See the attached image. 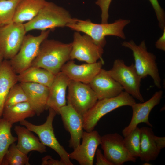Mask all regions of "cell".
Wrapping results in <instances>:
<instances>
[{
  "mask_svg": "<svg viewBox=\"0 0 165 165\" xmlns=\"http://www.w3.org/2000/svg\"><path fill=\"white\" fill-rule=\"evenodd\" d=\"M17 82V75L13 70L9 61L4 60L0 64V119L9 90Z\"/></svg>",
  "mask_w": 165,
  "mask_h": 165,
  "instance_id": "22",
  "label": "cell"
},
{
  "mask_svg": "<svg viewBox=\"0 0 165 165\" xmlns=\"http://www.w3.org/2000/svg\"><path fill=\"white\" fill-rule=\"evenodd\" d=\"M103 48L96 44L89 36L75 32L72 42L70 60L76 59L87 63H93L101 58Z\"/></svg>",
  "mask_w": 165,
  "mask_h": 165,
  "instance_id": "11",
  "label": "cell"
},
{
  "mask_svg": "<svg viewBox=\"0 0 165 165\" xmlns=\"http://www.w3.org/2000/svg\"><path fill=\"white\" fill-rule=\"evenodd\" d=\"M140 155L142 161L148 162L155 160L161 150L157 146L154 140L155 136L150 127H143L141 128Z\"/></svg>",
  "mask_w": 165,
  "mask_h": 165,
  "instance_id": "21",
  "label": "cell"
},
{
  "mask_svg": "<svg viewBox=\"0 0 165 165\" xmlns=\"http://www.w3.org/2000/svg\"><path fill=\"white\" fill-rule=\"evenodd\" d=\"M14 130L17 136V148L24 153L27 154L32 151L42 153L46 152V147L25 127L16 126Z\"/></svg>",
  "mask_w": 165,
  "mask_h": 165,
  "instance_id": "20",
  "label": "cell"
},
{
  "mask_svg": "<svg viewBox=\"0 0 165 165\" xmlns=\"http://www.w3.org/2000/svg\"><path fill=\"white\" fill-rule=\"evenodd\" d=\"M48 109L49 113L43 124L36 125L26 120L20 122V124L37 134L41 142L45 146L55 151L66 165H73L70 160L69 153L60 144L55 136L53 124L57 113L53 109Z\"/></svg>",
  "mask_w": 165,
  "mask_h": 165,
  "instance_id": "6",
  "label": "cell"
},
{
  "mask_svg": "<svg viewBox=\"0 0 165 165\" xmlns=\"http://www.w3.org/2000/svg\"><path fill=\"white\" fill-rule=\"evenodd\" d=\"M1 165H30V164L27 155L20 151L14 143L9 146Z\"/></svg>",
  "mask_w": 165,
  "mask_h": 165,
  "instance_id": "27",
  "label": "cell"
},
{
  "mask_svg": "<svg viewBox=\"0 0 165 165\" xmlns=\"http://www.w3.org/2000/svg\"><path fill=\"white\" fill-rule=\"evenodd\" d=\"M136 102L134 98L125 91L114 97L98 100L83 116L84 129L87 132L93 131L104 116L122 106L131 107Z\"/></svg>",
  "mask_w": 165,
  "mask_h": 165,
  "instance_id": "5",
  "label": "cell"
},
{
  "mask_svg": "<svg viewBox=\"0 0 165 165\" xmlns=\"http://www.w3.org/2000/svg\"><path fill=\"white\" fill-rule=\"evenodd\" d=\"M155 12L160 28L163 30L165 28V14L158 0H149Z\"/></svg>",
  "mask_w": 165,
  "mask_h": 165,
  "instance_id": "31",
  "label": "cell"
},
{
  "mask_svg": "<svg viewBox=\"0 0 165 165\" xmlns=\"http://www.w3.org/2000/svg\"><path fill=\"white\" fill-rule=\"evenodd\" d=\"M163 94L162 90H159L156 92L147 101L140 103L136 102L132 105L131 120L129 125L122 131L124 137L130 133L141 123H145L150 127H152L149 120V115L152 109L160 103Z\"/></svg>",
  "mask_w": 165,
  "mask_h": 165,
  "instance_id": "15",
  "label": "cell"
},
{
  "mask_svg": "<svg viewBox=\"0 0 165 165\" xmlns=\"http://www.w3.org/2000/svg\"><path fill=\"white\" fill-rule=\"evenodd\" d=\"M130 22L128 19H119L111 23L97 24L89 20H79L66 26L72 30L84 33L90 36L97 45L104 47L106 44L105 37L114 36L125 39L124 27Z\"/></svg>",
  "mask_w": 165,
  "mask_h": 165,
  "instance_id": "3",
  "label": "cell"
},
{
  "mask_svg": "<svg viewBox=\"0 0 165 165\" xmlns=\"http://www.w3.org/2000/svg\"><path fill=\"white\" fill-rule=\"evenodd\" d=\"M162 35L156 41L155 43L156 48L158 49L165 51V28L163 30Z\"/></svg>",
  "mask_w": 165,
  "mask_h": 165,
  "instance_id": "35",
  "label": "cell"
},
{
  "mask_svg": "<svg viewBox=\"0 0 165 165\" xmlns=\"http://www.w3.org/2000/svg\"><path fill=\"white\" fill-rule=\"evenodd\" d=\"M104 63L101 59L94 63L78 65L71 60L64 65L61 72L71 80L88 84L101 71Z\"/></svg>",
  "mask_w": 165,
  "mask_h": 165,
  "instance_id": "16",
  "label": "cell"
},
{
  "mask_svg": "<svg viewBox=\"0 0 165 165\" xmlns=\"http://www.w3.org/2000/svg\"><path fill=\"white\" fill-rule=\"evenodd\" d=\"M70 80L61 72L55 75L53 81L49 88L47 109L52 108L58 114L59 109L66 105V91Z\"/></svg>",
  "mask_w": 165,
  "mask_h": 165,
  "instance_id": "18",
  "label": "cell"
},
{
  "mask_svg": "<svg viewBox=\"0 0 165 165\" xmlns=\"http://www.w3.org/2000/svg\"><path fill=\"white\" fill-rule=\"evenodd\" d=\"M95 94L98 100L114 97L124 90L122 86L102 68L88 84Z\"/></svg>",
  "mask_w": 165,
  "mask_h": 165,
  "instance_id": "17",
  "label": "cell"
},
{
  "mask_svg": "<svg viewBox=\"0 0 165 165\" xmlns=\"http://www.w3.org/2000/svg\"><path fill=\"white\" fill-rule=\"evenodd\" d=\"M50 30L42 31L37 36L25 35L17 53L9 60L13 71L19 74L31 66L37 56L42 42L49 36Z\"/></svg>",
  "mask_w": 165,
  "mask_h": 165,
  "instance_id": "7",
  "label": "cell"
},
{
  "mask_svg": "<svg viewBox=\"0 0 165 165\" xmlns=\"http://www.w3.org/2000/svg\"><path fill=\"white\" fill-rule=\"evenodd\" d=\"M42 165H66L65 163L61 159L55 160L50 155H47L42 159Z\"/></svg>",
  "mask_w": 165,
  "mask_h": 165,
  "instance_id": "33",
  "label": "cell"
},
{
  "mask_svg": "<svg viewBox=\"0 0 165 165\" xmlns=\"http://www.w3.org/2000/svg\"><path fill=\"white\" fill-rule=\"evenodd\" d=\"M58 114L65 129L70 135L69 146L74 149L80 144L84 129L83 116L68 104L59 109Z\"/></svg>",
  "mask_w": 165,
  "mask_h": 165,
  "instance_id": "14",
  "label": "cell"
},
{
  "mask_svg": "<svg viewBox=\"0 0 165 165\" xmlns=\"http://www.w3.org/2000/svg\"><path fill=\"white\" fill-rule=\"evenodd\" d=\"M47 1L46 0H20L15 13L13 22L24 23L34 18Z\"/></svg>",
  "mask_w": 165,
  "mask_h": 165,
  "instance_id": "23",
  "label": "cell"
},
{
  "mask_svg": "<svg viewBox=\"0 0 165 165\" xmlns=\"http://www.w3.org/2000/svg\"><path fill=\"white\" fill-rule=\"evenodd\" d=\"M55 75L43 68L30 66L17 75L18 82H32L42 84L50 87Z\"/></svg>",
  "mask_w": 165,
  "mask_h": 165,
  "instance_id": "24",
  "label": "cell"
},
{
  "mask_svg": "<svg viewBox=\"0 0 165 165\" xmlns=\"http://www.w3.org/2000/svg\"><path fill=\"white\" fill-rule=\"evenodd\" d=\"M122 46L130 49L132 52L136 71L142 79L148 75L152 78L158 88H161V79L156 61V58L153 53L148 51L145 40L137 45L133 40L125 41Z\"/></svg>",
  "mask_w": 165,
  "mask_h": 165,
  "instance_id": "4",
  "label": "cell"
},
{
  "mask_svg": "<svg viewBox=\"0 0 165 165\" xmlns=\"http://www.w3.org/2000/svg\"><path fill=\"white\" fill-rule=\"evenodd\" d=\"M12 125L3 119H0V165L9 146L17 140L11 133Z\"/></svg>",
  "mask_w": 165,
  "mask_h": 165,
  "instance_id": "26",
  "label": "cell"
},
{
  "mask_svg": "<svg viewBox=\"0 0 165 165\" xmlns=\"http://www.w3.org/2000/svg\"><path fill=\"white\" fill-rule=\"evenodd\" d=\"M96 165H113L108 160L102 152L100 149L97 148L96 152Z\"/></svg>",
  "mask_w": 165,
  "mask_h": 165,
  "instance_id": "34",
  "label": "cell"
},
{
  "mask_svg": "<svg viewBox=\"0 0 165 165\" xmlns=\"http://www.w3.org/2000/svg\"><path fill=\"white\" fill-rule=\"evenodd\" d=\"M79 20L72 18L63 8L46 1L37 15L24 24L27 32L34 30L44 31L64 27L68 24L75 23Z\"/></svg>",
  "mask_w": 165,
  "mask_h": 165,
  "instance_id": "2",
  "label": "cell"
},
{
  "mask_svg": "<svg viewBox=\"0 0 165 165\" xmlns=\"http://www.w3.org/2000/svg\"><path fill=\"white\" fill-rule=\"evenodd\" d=\"M28 102L27 97L20 83H17L10 88L7 96L5 107Z\"/></svg>",
  "mask_w": 165,
  "mask_h": 165,
  "instance_id": "30",
  "label": "cell"
},
{
  "mask_svg": "<svg viewBox=\"0 0 165 165\" xmlns=\"http://www.w3.org/2000/svg\"><path fill=\"white\" fill-rule=\"evenodd\" d=\"M107 73L123 88L125 91L142 102L144 100L140 92L142 79L137 73L134 64L126 65L120 59H116Z\"/></svg>",
  "mask_w": 165,
  "mask_h": 165,
  "instance_id": "8",
  "label": "cell"
},
{
  "mask_svg": "<svg viewBox=\"0 0 165 165\" xmlns=\"http://www.w3.org/2000/svg\"><path fill=\"white\" fill-rule=\"evenodd\" d=\"M112 0H97L95 4L99 7L101 11V23H108V10Z\"/></svg>",
  "mask_w": 165,
  "mask_h": 165,
  "instance_id": "32",
  "label": "cell"
},
{
  "mask_svg": "<svg viewBox=\"0 0 165 165\" xmlns=\"http://www.w3.org/2000/svg\"><path fill=\"white\" fill-rule=\"evenodd\" d=\"M140 129L137 126L123 139L125 147L131 155L136 158L140 156Z\"/></svg>",
  "mask_w": 165,
  "mask_h": 165,
  "instance_id": "29",
  "label": "cell"
},
{
  "mask_svg": "<svg viewBox=\"0 0 165 165\" xmlns=\"http://www.w3.org/2000/svg\"><path fill=\"white\" fill-rule=\"evenodd\" d=\"M35 114L28 102H24L5 107L2 116V118L13 125Z\"/></svg>",
  "mask_w": 165,
  "mask_h": 165,
  "instance_id": "25",
  "label": "cell"
},
{
  "mask_svg": "<svg viewBox=\"0 0 165 165\" xmlns=\"http://www.w3.org/2000/svg\"><path fill=\"white\" fill-rule=\"evenodd\" d=\"M72 43H65L53 39H45L31 66L45 69L55 75L70 60Z\"/></svg>",
  "mask_w": 165,
  "mask_h": 165,
  "instance_id": "1",
  "label": "cell"
},
{
  "mask_svg": "<svg viewBox=\"0 0 165 165\" xmlns=\"http://www.w3.org/2000/svg\"><path fill=\"white\" fill-rule=\"evenodd\" d=\"M101 137L96 130L83 131L82 143L69 153L70 159L76 160L80 165H93Z\"/></svg>",
  "mask_w": 165,
  "mask_h": 165,
  "instance_id": "13",
  "label": "cell"
},
{
  "mask_svg": "<svg viewBox=\"0 0 165 165\" xmlns=\"http://www.w3.org/2000/svg\"><path fill=\"white\" fill-rule=\"evenodd\" d=\"M124 138L118 133H110L101 137V147L104 155L113 165H122L126 162H135L136 158L125 147Z\"/></svg>",
  "mask_w": 165,
  "mask_h": 165,
  "instance_id": "12",
  "label": "cell"
},
{
  "mask_svg": "<svg viewBox=\"0 0 165 165\" xmlns=\"http://www.w3.org/2000/svg\"><path fill=\"white\" fill-rule=\"evenodd\" d=\"M20 0H0V26L13 22L16 6Z\"/></svg>",
  "mask_w": 165,
  "mask_h": 165,
  "instance_id": "28",
  "label": "cell"
},
{
  "mask_svg": "<svg viewBox=\"0 0 165 165\" xmlns=\"http://www.w3.org/2000/svg\"><path fill=\"white\" fill-rule=\"evenodd\" d=\"M68 87V104L83 116L98 101L95 94L88 84L71 80Z\"/></svg>",
  "mask_w": 165,
  "mask_h": 165,
  "instance_id": "10",
  "label": "cell"
},
{
  "mask_svg": "<svg viewBox=\"0 0 165 165\" xmlns=\"http://www.w3.org/2000/svg\"><path fill=\"white\" fill-rule=\"evenodd\" d=\"M26 33L24 23L0 26V53L4 60H9L17 53Z\"/></svg>",
  "mask_w": 165,
  "mask_h": 165,
  "instance_id": "9",
  "label": "cell"
},
{
  "mask_svg": "<svg viewBox=\"0 0 165 165\" xmlns=\"http://www.w3.org/2000/svg\"><path fill=\"white\" fill-rule=\"evenodd\" d=\"M20 83L27 97L28 102L36 114L38 116L40 115L47 109L49 87L35 83Z\"/></svg>",
  "mask_w": 165,
  "mask_h": 165,
  "instance_id": "19",
  "label": "cell"
},
{
  "mask_svg": "<svg viewBox=\"0 0 165 165\" xmlns=\"http://www.w3.org/2000/svg\"><path fill=\"white\" fill-rule=\"evenodd\" d=\"M155 141L159 148L161 150L165 147V137H158L155 135Z\"/></svg>",
  "mask_w": 165,
  "mask_h": 165,
  "instance_id": "36",
  "label": "cell"
},
{
  "mask_svg": "<svg viewBox=\"0 0 165 165\" xmlns=\"http://www.w3.org/2000/svg\"><path fill=\"white\" fill-rule=\"evenodd\" d=\"M3 60V58L1 54L0 53V64H1Z\"/></svg>",
  "mask_w": 165,
  "mask_h": 165,
  "instance_id": "37",
  "label": "cell"
}]
</instances>
